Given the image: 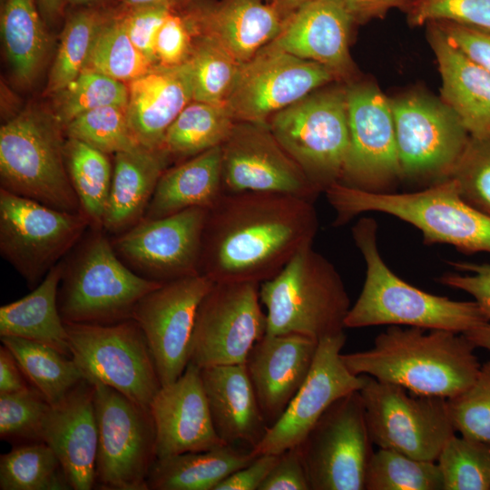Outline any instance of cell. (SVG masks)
<instances>
[{
    "mask_svg": "<svg viewBox=\"0 0 490 490\" xmlns=\"http://www.w3.org/2000/svg\"><path fill=\"white\" fill-rule=\"evenodd\" d=\"M0 338L2 345L15 356L28 382L52 406L84 379L73 358L47 345L17 337Z\"/></svg>",
    "mask_w": 490,
    "mask_h": 490,
    "instance_id": "37",
    "label": "cell"
},
{
    "mask_svg": "<svg viewBox=\"0 0 490 490\" xmlns=\"http://www.w3.org/2000/svg\"><path fill=\"white\" fill-rule=\"evenodd\" d=\"M460 273H446L438 282L471 295L490 319V264L452 263Z\"/></svg>",
    "mask_w": 490,
    "mask_h": 490,
    "instance_id": "53",
    "label": "cell"
},
{
    "mask_svg": "<svg viewBox=\"0 0 490 490\" xmlns=\"http://www.w3.org/2000/svg\"><path fill=\"white\" fill-rule=\"evenodd\" d=\"M66 4H69L74 7H85L94 5H111L114 0H65Z\"/></svg>",
    "mask_w": 490,
    "mask_h": 490,
    "instance_id": "62",
    "label": "cell"
},
{
    "mask_svg": "<svg viewBox=\"0 0 490 490\" xmlns=\"http://www.w3.org/2000/svg\"><path fill=\"white\" fill-rule=\"evenodd\" d=\"M194 40L195 36L182 14L171 12L156 36V64L172 67L186 64Z\"/></svg>",
    "mask_w": 490,
    "mask_h": 490,
    "instance_id": "50",
    "label": "cell"
},
{
    "mask_svg": "<svg viewBox=\"0 0 490 490\" xmlns=\"http://www.w3.org/2000/svg\"><path fill=\"white\" fill-rule=\"evenodd\" d=\"M318 344L300 334H265L251 348L245 365L269 427L305 381Z\"/></svg>",
    "mask_w": 490,
    "mask_h": 490,
    "instance_id": "24",
    "label": "cell"
},
{
    "mask_svg": "<svg viewBox=\"0 0 490 490\" xmlns=\"http://www.w3.org/2000/svg\"><path fill=\"white\" fill-rule=\"evenodd\" d=\"M3 1V0H2Z\"/></svg>",
    "mask_w": 490,
    "mask_h": 490,
    "instance_id": "64",
    "label": "cell"
},
{
    "mask_svg": "<svg viewBox=\"0 0 490 490\" xmlns=\"http://www.w3.org/2000/svg\"><path fill=\"white\" fill-rule=\"evenodd\" d=\"M335 77L326 66L295 56L270 42L241 64L226 105L235 122H267Z\"/></svg>",
    "mask_w": 490,
    "mask_h": 490,
    "instance_id": "16",
    "label": "cell"
},
{
    "mask_svg": "<svg viewBox=\"0 0 490 490\" xmlns=\"http://www.w3.org/2000/svg\"><path fill=\"white\" fill-rule=\"evenodd\" d=\"M31 386L15 356L2 345L0 348V394L19 392Z\"/></svg>",
    "mask_w": 490,
    "mask_h": 490,
    "instance_id": "57",
    "label": "cell"
},
{
    "mask_svg": "<svg viewBox=\"0 0 490 490\" xmlns=\"http://www.w3.org/2000/svg\"><path fill=\"white\" fill-rule=\"evenodd\" d=\"M434 23L454 46L490 74V31L448 21Z\"/></svg>",
    "mask_w": 490,
    "mask_h": 490,
    "instance_id": "52",
    "label": "cell"
},
{
    "mask_svg": "<svg viewBox=\"0 0 490 490\" xmlns=\"http://www.w3.org/2000/svg\"><path fill=\"white\" fill-rule=\"evenodd\" d=\"M64 325L72 358L86 380L108 386L150 407L162 383L146 337L136 320Z\"/></svg>",
    "mask_w": 490,
    "mask_h": 490,
    "instance_id": "10",
    "label": "cell"
},
{
    "mask_svg": "<svg viewBox=\"0 0 490 490\" xmlns=\"http://www.w3.org/2000/svg\"><path fill=\"white\" fill-rule=\"evenodd\" d=\"M120 10L132 43L153 65H157L154 51L156 36L169 14L174 10L163 6Z\"/></svg>",
    "mask_w": 490,
    "mask_h": 490,
    "instance_id": "51",
    "label": "cell"
},
{
    "mask_svg": "<svg viewBox=\"0 0 490 490\" xmlns=\"http://www.w3.org/2000/svg\"><path fill=\"white\" fill-rule=\"evenodd\" d=\"M352 237L364 258L366 278L345 328L397 325L466 333L490 322L475 300L433 295L397 276L379 253L377 223L373 218H360L352 228Z\"/></svg>",
    "mask_w": 490,
    "mask_h": 490,
    "instance_id": "3",
    "label": "cell"
},
{
    "mask_svg": "<svg viewBox=\"0 0 490 490\" xmlns=\"http://www.w3.org/2000/svg\"><path fill=\"white\" fill-rule=\"evenodd\" d=\"M64 157L72 186L91 228L102 229L113 177L107 153L73 138H66Z\"/></svg>",
    "mask_w": 490,
    "mask_h": 490,
    "instance_id": "38",
    "label": "cell"
},
{
    "mask_svg": "<svg viewBox=\"0 0 490 490\" xmlns=\"http://www.w3.org/2000/svg\"><path fill=\"white\" fill-rule=\"evenodd\" d=\"M366 490H444L441 471L435 461L413 458L379 448L369 461Z\"/></svg>",
    "mask_w": 490,
    "mask_h": 490,
    "instance_id": "41",
    "label": "cell"
},
{
    "mask_svg": "<svg viewBox=\"0 0 490 490\" xmlns=\"http://www.w3.org/2000/svg\"><path fill=\"white\" fill-rule=\"evenodd\" d=\"M258 455L224 445L205 451L157 458L146 480L148 490H215Z\"/></svg>",
    "mask_w": 490,
    "mask_h": 490,
    "instance_id": "33",
    "label": "cell"
},
{
    "mask_svg": "<svg viewBox=\"0 0 490 490\" xmlns=\"http://www.w3.org/2000/svg\"><path fill=\"white\" fill-rule=\"evenodd\" d=\"M279 456V454L258 455L250 463L224 479L215 490H259Z\"/></svg>",
    "mask_w": 490,
    "mask_h": 490,
    "instance_id": "55",
    "label": "cell"
},
{
    "mask_svg": "<svg viewBox=\"0 0 490 490\" xmlns=\"http://www.w3.org/2000/svg\"><path fill=\"white\" fill-rule=\"evenodd\" d=\"M43 441L58 456L73 490L93 489L98 447L94 384L84 378L51 405Z\"/></svg>",
    "mask_w": 490,
    "mask_h": 490,
    "instance_id": "25",
    "label": "cell"
},
{
    "mask_svg": "<svg viewBox=\"0 0 490 490\" xmlns=\"http://www.w3.org/2000/svg\"><path fill=\"white\" fill-rule=\"evenodd\" d=\"M64 130L52 113L29 108L0 128L1 188L56 210L83 212L64 157Z\"/></svg>",
    "mask_w": 490,
    "mask_h": 490,
    "instance_id": "7",
    "label": "cell"
},
{
    "mask_svg": "<svg viewBox=\"0 0 490 490\" xmlns=\"http://www.w3.org/2000/svg\"><path fill=\"white\" fill-rule=\"evenodd\" d=\"M406 11L412 26L448 21L490 31V0H411Z\"/></svg>",
    "mask_w": 490,
    "mask_h": 490,
    "instance_id": "49",
    "label": "cell"
},
{
    "mask_svg": "<svg viewBox=\"0 0 490 490\" xmlns=\"http://www.w3.org/2000/svg\"><path fill=\"white\" fill-rule=\"evenodd\" d=\"M179 12L195 38L213 42L241 64L278 35L283 21L275 3L266 0H194Z\"/></svg>",
    "mask_w": 490,
    "mask_h": 490,
    "instance_id": "23",
    "label": "cell"
},
{
    "mask_svg": "<svg viewBox=\"0 0 490 490\" xmlns=\"http://www.w3.org/2000/svg\"><path fill=\"white\" fill-rule=\"evenodd\" d=\"M426 24L441 74L442 102L470 136L490 133V74L454 46L436 23Z\"/></svg>",
    "mask_w": 490,
    "mask_h": 490,
    "instance_id": "29",
    "label": "cell"
},
{
    "mask_svg": "<svg viewBox=\"0 0 490 490\" xmlns=\"http://www.w3.org/2000/svg\"><path fill=\"white\" fill-rule=\"evenodd\" d=\"M105 233L90 228L63 260L57 305L64 322L108 325L132 318L138 301L162 284L128 267Z\"/></svg>",
    "mask_w": 490,
    "mask_h": 490,
    "instance_id": "5",
    "label": "cell"
},
{
    "mask_svg": "<svg viewBox=\"0 0 490 490\" xmlns=\"http://www.w3.org/2000/svg\"><path fill=\"white\" fill-rule=\"evenodd\" d=\"M224 193L220 146L167 168L160 177L143 219L163 218L200 207L211 209Z\"/></svg>",
    "mask_w": 490,
    "mask_h": 490,
    "instance_id": "31",
    "label": "cell"
},
{
    "mask_svg": "<svg viewBox=\"0 0 490 490\" xmlns=\"http://www.w3.org/2000/svg\"><path fill=\"white\" fill-rule=\"evenodd\" d=\"M464 334L475 348H481L490 351V322L476 327Z\"/></svg>",
    "mask_w": 490,
    "mask_h": 490,
    "instance_id": "60",
    "label": "cell"
},
{
    "mask_svg": "<svg viewBox=\"0 0 490 490\" xmlns=\"http://www.w3.org/2000/svg\"><path fill=\"white\" fill-rule=\"evenodd\" d=\"M66 138L83 142L107 153L135 149L137 141L129 122L126 106H105L86 112L64 127Z\"/></svg>",
    "mask_w": 490,
    "mask_h": 490,
    "instance_id": "45",
    "label": "cell"
},
{
    "mask_svg": "<svg viewBox=\"0 0 490 490\" xmlns=\"http://www.w3.org/2000/svg\"><path fill=\"white\" fill-rule=\"evenodd\" d=\"M372 445L359 390L333 402L298 446L311 490H365Z\"/></svg>",
    "mask_w": 490,
    "mask_h": 490,
    "instance_id": "13",
    "label": "cell"
},
{
    "mask_svg": "<svg viewBox=\"0 0 490 490\" xmlns=\"http://www.w3.org/2000/svg\"><path fill=\"white\" fill-rule=\"evenodd\" d=\"M353 22L342 0H311L283 19L271 43L326 66L337 77L346 76L352 71L348 42Z\"/></svg>",
    "mask_w": 490,
    "mask_h": 490,
    "instance_id": "26",
    "label": "cell"
},
{
    "mask_svg": "<svg viewBox=\"0 0 490 490\" xmlns=\"http://www.w3.org/2000/svg\"><path fill=\"white\" fill-rule=\"evenodd\" d=\"M267 2H274L275 0H266Z\"/></svg>",
    "mask_w": 490,
    "mask_h": 490,
    "instance_id": "63",
    "label": "cell"
},
{
    "mask_svg": "<svg viewBox=\"0 0 490 490\" xmlns=\"http://www.w3.org/2000/svg\"><path fill=\"white\" fill-rule=\"evenodd\" d=\"M90 228L83 212L56 210L0 188V252L31 288Z\"/></svg>",
    "mask_w": 490,
    "mask_h": 490,
    "instance_id": "11",
    "label": "cell"
},
{
    "mask_svg": "<svg viewBox=\"0 0 490 490\" xmlns=\"http://www.w3.org/2000/svg\"><path fill=\"white\" fill-rule=\"evenodd\" d=\"M390 103L401 177L432 184L450 178L470 138L456 114L422 95Z\"/></svg>",
    "mask_w": 490,
    "mask_h": 490,
    "instance_id": "15",
    "label": "cell"
},
{
    "mask_svg": "<svg viewBox=\"0 0 490 490\" xmlns=\"http://www.w3.org/2000/svg\"><path fill=\"white\" fill-rule=\"evenodd\" d=\"M115 10L114 5L77 7L66 18L45 93L54 95L83 71L96 35Z\"/></svg>",
    "mask_w": 490,
    "mask_h": 490,
    "instance_id": "35",
    "label": "cell"
},
{
    "mask_svg": "<svg viewBox=\"0 0 490 490\" xmlns=\"http://www.w3.org/2000/svg\"><path fill=\"white\" fill-rule=\"evenodd\" d=\"M51 404L34 387L0 394V438L14 446L44 442L43 430Z\"/></svg>",
    "mask_w": 490,
    "mask_h": 490,
    "instance_id": "46",
    "label": "cell"
},
{
    "mask_svg": "<svg viewBox=\"0 0 490 490\" xmlns=\"http://www.w3.org/2000/svg\"><path fill=\"white\" fill-rule=\"evenodd\" d=\"M153 65L132 43L121 10L99 30L83 70L94 71L128 83L149 72Z\"/></svg>",
    "mask_w": 490,
    "mask_h": 490,
    "instance_id": "40",
    "label": "cell"
},
{
    "mask_svg": "<svg viewBox=\"0 0 490 490\" xmlns=\"http://www.w3.org/2000/svg\"><path fill=\"white\" fill-rule=\"evenodd\" d=\"M1 36L13 74L29 86L40 73L49 48V37L35 0H4Z\"/></svg>",
    "mask_w": 490,
    "mask_h": 490,
    "instance_id": "34",
    "label": "cell"
},
{
    "mask_svg": "<svg viewBox=\"0 0 490 490\" xmlns=\"http://www.w3.org/2000/svg\"><path fill=\"white\" fill-rule=\"evenodd\" d=\"M267 123L319 192L340 181L349 148L346 91L309 93Z\"/></svg>",
    "mask_w": 490,
    "mask_h": 490,
    "instance_id": "8",
    "label": "cell"
},
{
    "mask_svg": "<svg viewBox=\"0 0 490 490\" xmlns=\"http://www.w3.org/2000/svg\"><path fill=\"white\" fill-rule=\"evenodd\" d=\"M363 377L359 393L373 444L413 458L436 462L446 441L456 434L447 398Z\"/></svg>",
    "mask_w": 490,
    "mask_h": 490,
    "instance_id": "9",
    "label": "cell"
},
{
    "mask_svg": "<svg viewBox=\"0 0 490 490\" xmlns=\"http://www.w3.org/2000/svg\"><path fill=\"white\" fill-rule=\"evenodd\" d=\"M194 0H114L113 5L120 9L129 10L148 6H163L174 11H181Z\"/></svg>",
    "mask_w": 490,
    "mask_h": 490,
    "instance_id": "58",
    "label": "cell"
},
{
    "mask_svg": "<svg viewBox=\"0 0 490 490\" xmlns=\"http://www.w3.org/2000/svg\"><path fill=\"white\" fill-rule=\"evenodd\" d=\"M191 74L193 101L226 104L241 64L213 42L197 37L187 61Z\"/></svg>",
    "mask_w": 490,
    "mask_h": 490,
    "instance_id": "42",
    "label": "cell"
},
{
    "mask_svg": "<svg viewBox=\"0 0 490 490\" xmlns=\"http://www.w3.org/2000/svg\"><path fill=\"white\" fill-rule=\"evenodd\" d=\"M349 148L340 183L375 193H388L401 179L391 103L372 84L348 90Z\"/></svg>",
    "mask_w": 490,
    "mask_h": 490,
    "instance_id": "17",
    "label": "cell"
},
{
    "mask_svg": "<svg viewBox=\"0 0 490 490\" xmlns=\"http://www.w3.org/2000/svg\"><path fill=\"white\" fill-rule=\"evenodd\" d=\"M1 490H72L63 466L45 442L15 445L0 456Z\"/></svg>",
    "mask_w": 490,
    "mask_h": 490,
    "instance_id": "39",
    "label": "cell"
},
{
    "mask_svg": "<svg viewBox=\"0 0 490 490\" xmlns=\"http://www.w3.org/2000/svg\"><path fill=\"white\" fill-rule=\"evenodd\" d=\"M127 86V114L137 141L147 148H162L168 128L193 101L188 62L172 67L155 65Z\"/></svg>",
    "mask_w": 490,
    "mask_h": 490,
    "instance_id": "27",
    "label": "cell"
},
{
    "mask_svg": "<svg viewBox=\"0 0 490 490\" xmlns=\"http://www.w3.org/2000/svg\"><path fill=\"white\" fill-rule=\"evenodd\" d=\"M94 406L98 447L93 488L148 490L147 476L157 459L150 407L103 384H94Z\"/></svg>",
    "mask_w": 490,
    "mask_h": 490,
    "instance_id": "12",
    "label": "cell"
},
{
    "mask_svg": "<svg viewBox=\"0 0 490 490\" xmlns=\"http://www.w3.org/2000/svg\"><path fill=\"white\" fill-rule=\"evenodd\" d=\"M346 338L343 331L318 340L305 381L281 416L252 449L255 455L280 454L299 446L333 402L362 387L363 375L353 374L342 359Z\"/></svg>",
    "mask_w": 490,
    "mask_h": 490,
    "instance_id": "21",
    "label": "cell"
},
{
    "mask_svg": "<svg viewBox=\"0 0 490 490\" xmlns=\"http://www.w3.org/2000/svg\"><path fill=\"white\" fill-rule=\"evenodd\" d=\"M41 15L45 22H54L62 15L65 0H37Z\"/></svg>",
    "mask_w": 490,
    "mask_h": 490,
    "instance_id": "59",
    "label": "cell"
},
{
    "mask_svg": "<svg viewBox=\"0 0 490 490\" xmlns=\"http://www.w3.org/2000/svg\"><path fill=\"white\" fill-rule=\"evenodd\" d=\"M475 348L464 333L391 325L371 348L341 357L355 375L448 399L475 381L481 367Z\"/></svg>",
    "mask_w": 490,
    "mask_h": 490,
    "instance_id": "2",
    "label": "cell"
},
{
    "mask_svg": "<svg viewBox=\"0 0 490 490\" xmlns=\"http://www.w3.org/2000/svg\"><path fill=\"white\" fill-rule=\"evenodd\" d=\"M309 1L311 0H275L274 3L284 19L290 13Z\"/></svg>",
    "mask_w": 490,
    "mask_h": 490,
    "instance_id": "61",
    "label": "cell"
},
{
    "mask_svg": "<svg viewBox=\"0 0 490 490\" xmlns=\"http://www.w3.org/2000/svg\"><path fill=\"white\" fill-rule=\"evenodd\" d=\"M436 464L444 490H490V444L455 434L443 446Z\"/></svg>",
    "mask_w": 490,
    "mask_h": 490,
    "instance_id": "44",
    "label": "cell"
},
{
    "mask_svg": "<svg viewBox=\"0 0 490 490\" xmlns=\"http://www.w3.org/2000/svg\"><path fill=\"white\" fill-rule=\"evenodd\" d=\"M336 211L335 226L377 211L417 228L424 242L448 244L463 253L490 254V216L467 202L450 177L418 191L375 193L334 183L326 191Z\"/></svg>",
    "mask_w": 490,
    "mask_h": 490,
    "instance_id": "4",
    "label": "cell"
},
{
    "mask_svg": "<svg viewBox=\"0 0 490 490\" xmlns=\"http://www.w3.org/2000/svg\"><path fill=\"white\" fill-rule=\"evenodd\" d=\"M157 458L227 445L216 433L201 376L189 362L174 382L162 386L150 405Z\"/></svg>",
    "mask_w": 490,
    "mask_h": 490,
    "instance_id": "22",
    "label": "cell"
},
{
    "mask_svg": "<svg viewBox=\"0 0 490 490\" xmlns=\"http://www.w3.org/2000/svg\"><path fill=\"white\" fill-rule=\"evenodd\" d=\"M212 423L227 445L237 442L253 449L269 426L260 410L245 363L201 368Z\"/></svg>",
    "mask_w": 490,
    "mask_h": 490,
    "instance_id": "28",
    "label": "cell"
},
{
    "mask_svg": "<svg viewBox=\"0 0 490 490\" xmlns=\"http://www.w3.org/2000/svg\"><path fill=\"white\" fill-rule=\"evenodd\" d=\"M171 156L162 148L139 146L114 154L111 190L103 220L106 233L119 235L144 217Z\"/></svg>",
    "mask_w": 490,
    "mask_h": 490,
    "instance_id": "30",
    "label": "cell"
},
{
    "mask_svg": "<svg viewBox=\"0 0 490 490\" xmlns=\"http://www.w3.org/2000/svg\"><path fill=\"white\" fill-rule=\"evenodd\" d=\"M208 210L193 207L163 218L142 219L114 236L119 258L140 276L167 282L200 274Z\"/></svg>",
    "mask_w": 490,
    "mask_h": 490,
    "instance_id": "18",
    "label": "cell"
},
{
    "mask_svg": "<svg viewBox=\"0 0 490 490\" xmlns=\"http://www.w3.org/2000/svg\"><path fill=\"white\" fill-rule=\"evenodd\" d=\"M213 284L201 274L173 279L136 304L132 318L146 337L162 386L174 382L189 364L197 309Z\"/></svg>",
    "mask_w": 490,
    "mask_h": 490,
    "instance_id": "20",
    "label": "cell"
},
{
    "mask_svg": "<svg viewBox=\"0 0 490 490\" xmlns=\"http://www.w3.org/2000/svg\"><path fill=\"white\" fill-rule=\"evenodd\" d=\"M260 283H214L197 309L190 362L200 368L243 364L267 330Z\"/></svg>",
    "mask_w": 490,
    "mask_h": 490,
    "instance_id": "14",
    "label": "cell"
},
{
    "mask_svg": "<svg viewBox=\"0 0 490 490\" xmlns=\"http://www.w3.org/2000/svg\"><path fill=\"white\" fill-rule=\"evenodd\" d=\"M259 490H311L299 446L279 454Z\"/></svg>",
    "mask_w": 490,
    "mask_h": 490,
    "instance_id": "54",
    "label": "cell"
},
{
    "mask_svg": "<svg viewBox=\"0 0 490 490\" xmlns=\"http://www.w3.org/2000/svg\"><path fill=\"white\" fill-rule=\"evenodd\" d=\"M235 122L226 104L191 101L168 128L162 149L171 158H191L220 146Z\"/></svg>",
    "mask_w": 490,
    "mask_h": 490,
    "instance_id": "36",
    "label": "cell"
},
{
    "mask_svg": "<svg viewBox=\"0 0 490 490\" xmlns=\"http://www.w3.org/2000/svg\"><path fill=\"white\" fill-rule=\"evenodd\" d=\"M220 149L225 193L277 192L310 201L320 193L267 122H236Z\"/></svg>",
    "mask_w": 490,
    "mask_h": 490,
    "instance_id": "19",
    "label": "cell"
},
{
    "mask_svg": "<svg viewBox=\"0 0 490 490\" xmlns=\"http://www.w3.org/2000/svg\"><path fill=\"white\" fill-rule=\"evenodd\" d=\"M447 403L456 433L490 444V360L481 364L472 385Z\"/></svg>",
    "mask_w": 490,
    "mask_h": 490,
    "instance_id": "47",
    "label": "cell"
},
{
    "mask_svg": "<svg viewBox=\"0 0 490 490\" xmlns=\"http://www.w3.org/2000/svg\"><path fill=\"white\" fill-rule=\"evenodd\" d=\"M53 96L52 114L64 128L86 112L105 106H126L128 86L103 74L83 70Z\"/></svg>",
    "mask_w": 490,
    "mask_h": 490,
    "instance_id": "43",
    "label": "cell"
},
{
    "mask_svg": "<svg viewBox=\"0 0 490 490\" xmlns=\"http://www.w3.org/2000/svg\"><path fill=\"white\" fill-rule=\"evenodd\" d=\"M63 260L28 295L0 308V337H17L47 345L64 356L71 348L57 305Z\"/></svg>",
    "mask_w": 490,
    "mask_h": 490,
    "instance_id": "32",
    "label": "cell"
},
{
    "mask_svg": "<svg viewBox=\"0 0 490 490\" xmlns=\"http://www.w3.org/2000/svg\"><path fill=\"white\" fill-rule=\"evenodd\" d=\"M318 230L313 201L277 193H223L208 210L200 274L214 283L275 277Z\"/></svg>",
    "mask_w": 490,
    "mask_h": 490,
    "instance_id": "1",
    "label": "cell"
},
{
    "mask_svg": "<svg viewBox=\"0 0 490 490\" xmlns=\"http://www.w3.org/2000/svg\"><path fill=\"white\" fill-rule=\"evenodd\" d=\"M357 22L381 18L391 9H406L411 0H342Z\"/></svg>",
    "mask_w": 490,
    "mask_h": 490,
    "instance_id": "56",
    "label": "cell"
},
{
    "mask_svg": "<svg viewBox=\"0 0 490 490\" xmlns=\"http://www.w3.org/2000/svg\"><path fill=\"white\" fill-rule=\"evenodd\" d=\"M451 177L457 181L462 197L490 216V133L470 136Z\"/></svg>",
    "mask_w": 490,
    "mask_h": 490,
    "instance_id": "48",
    "label": "cell"
},
{
    "mask_svg": "<svg viewBox=\"0 0 490 490\" xmlns=\"http://www.w3.org/2000/svg\"><path fill=\"white\" fill-rule=\"evenodd\" d=\"M269 335L300 334L316 340L344 331L350 300L333 264L301 248L272 279L260 285Z\"/></svg>",
    "mask_w": 490,
    "mask_h": 490,
    "instance_id": "6",
    "label": "cell"
}]
</instances>
